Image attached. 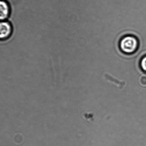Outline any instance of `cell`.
Returning <instances> with one entry per match:
<instances>
[{
	"mask_svg": "<svg viewBox=\"0 0 146 146\" xmlns=\"http://www.w3.org/2000/svg\"><path fill=\"white\" fill-rule=\"evenodd\" d=\"M120 47L122 51L125 53H133L138 47V41L134 37L127 36L121 40Z\"/></svg>",
	"mask_w": 146,
	"mask_h": 146,
	"instance_id": "obj_1",
	"label": "cell"
},
{
	"mask_svg": "<svg viewBox=\"0 0 146 146\" xmlns=\"http://www.w3.org/2000/svg\"><path fill=\"white\" fill-rule=\"evenodd\" d=\"M12 32V26L9 22L0 21V39L7 38L11 35Z\"/></svg>",
	"mask_w": 146,
	"mask_h": 146,
	"instance_id": "obj_2",
	"label": "cell"
},
{
	"mask_svg": "<svg viewBox=\"0 0 146 146\" xmlns=\"http://www.w3.org/2000/svg\"><path fill=\"white\" fill-rule=\"evenodd\" d=\"M10 13V8L7 2L0 0V21H4Z\"/></svg>",
	"mask_w": 146,
	"mask_h": 146,
	"instance_id": "obj_3",
	"label": "cell"
},
{
	"mask_svg": "<svg viewBox=\"0 0 146 146\" xmlns=\"http://www.w3.org/2000/svg\"><path fill=\"white\" fill-rule=\"evenodd\" d=\"M141 66L143 69L146 71V57L143 58L141 62Z\"/></svg>",
	"mask_w": 146,
	"mask_h": 146,
	"instance_id": "obj_4",
	"label": "cell"
}]
</instances>
